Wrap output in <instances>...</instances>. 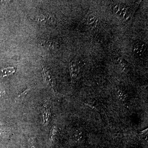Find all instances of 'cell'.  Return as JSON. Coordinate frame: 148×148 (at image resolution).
<instances>
[{
    "label": "cell",
    "instance_id": "cell-1",
    "mask_svg": "<svg viewBox=\"0 0 148 148\" xmlns=\"http://www.w3.org/2000/svg\"><path fill=\"white\" fill-rule=\"evenodd\" d=\"M42 74L44 79L47 84L50 86L52 90L54 91L55 89V86H54V82H53V78L50 72L47 69L43 67Z\"/></svg>",
    "mask_w": 148,
    "mask_h": 148
},
{
    "label": "cell",
    "instance_id": "cell-3",
    "mask_svg": "<svg viewBox=\"0 0 148 148\" xmlns=\"http://www.w3.org/2000/svg\"><path fill=\"white\" fill-rule=\"evenodd\" d=\"M43 118L44 123L47 124L49 121L50 115V112L47 107L44 106L43 107Z\"/></svg>",
    "mask_w": 148,
    "mask_h": 148
},
{
    "label": "cell",
    "instance_id": "cell-4",
    "mask_svg": "<svg viewBox=\"0 0 148 148\" xmlns=\"http://www.w3.org/2000/svg\"><path fill=\"white\" fill-rule=\"evenodd\" d=\"M56 133V127L54 125H53V127L51 128V130L50 133V138H53L55 135Z\"/></svg>",
    "mask_w": 148,
    "mask_h": 148
},
{
    "label": "cell",
    "instance_id": "cell-2",
    "mask_svg": "<svg viewBox=\"0 0 148 148\" xmlns=\"http://www.w3.org/2000/svg\"><path fill=\"white\" fill-rule=\"evenodd\" d=\"M16 68L14 67H8L0 69V77H3L13 75L16 71Z\"/></svg>",
    "mask_w": 148,
    "mask_h": 148
},
{
    "label": "cell",
    "instance_id": "cell-5",
    "mask_svg": "<svg viewBox=\"0 0 148 148\" xmlns=\"http://www.w3.org/2000/svg\"><path fill=\"white\" fill-rule=\"evenodd\" d=\"M31 88H27V89H26L23 92H21V93H20V94H19L17 96L18 98H20V97H23V96H24V95H26V94H27L28 92L30 91V90H31Z\"/></svg>",
    "mask_w": 148,
    "mask_h": 148
},
{
    "label": "cell",
    "instance_id": "cell-6",
    "mask_svg": "<svg viewBox=\"0 0 148 148\" xmlns=\"http://www.w3.org/2000/svg\"><path fill=\"white\" fill-rule=\"evenodd\" d=\"M4 93V92H0V97Z\"/></svg>",
    "mask_w": 148,
    "mask_h": 148
}]
</instances>
